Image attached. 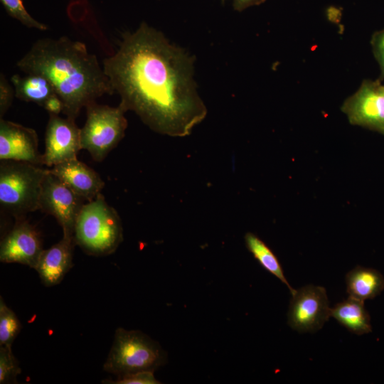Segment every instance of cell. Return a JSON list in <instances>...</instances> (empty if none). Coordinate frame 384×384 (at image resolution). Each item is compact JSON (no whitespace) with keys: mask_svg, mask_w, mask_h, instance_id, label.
Masks as SVG:
<instances>
[{"mask_svg":"<svg viewBox=\"0 0 384 384\" xmlns=\"http://www.w3.org/2000/svg\"><path fill=\"white\" fill-rule=\"evenodd\" d=\"M265 0H233V9L242 11L245 9L262 4Z\"/></svg>","mask_w":384,"mask_h":384,"instance_id":"cell-26","label":"cell"},{"mask_svg":"<svg viewBox=\"0 0 384 384\" xmlns=\"http://www.w3.org/2000/svg\"><path fill=\"white\" fill-rule=\"evenodd\" d=\"M75 119L58 114H49L45 135L43 165L48 167L76 159L81 150L80 129Z\"/></svg>","mask_w":384,"mask_h":384,"instance_id":"cell-11","label":"cell"},{"mask_svg":"<svg viewBox=\"0 0 384 384\" xmlns=\"http://www.w3.org/2000/svg\"><path fill=\"white\" fill-rule=\"evenodd\" d=\"M40 233L25 218L16 219L1 240L0 261L18 263L35 269L43 252Z\"/></svg>","mask_w":384,"mask_h":384,"instance_id":"cell-10","label":"cell"},{"mask_svg":"<svg viewBox=\"0 0 384 384\" xmlns=\"http://www.w3.org/2000/svg\"><path fill=\"white\" fill-rule=\"evenodd\" d=\"M104 383L114 384H158L153 371H141L135 373L117 377L114 380H105Z\"/></svg>","mask_w":384,"mask_h":384,"instance_id":"cell-22","label":"cell"},{"mask_svg":"<svg viewBox=\"0 0 384 384\" xmlns=\"http://www.w3.org/2000/svg\"><path fill=\"white\" fill-rule=\"evenodd\" d=\"M193 58L142 22L124 32L117 51L102 61L119 105L134 112L153 131L189 135L207 114L193 80Z\"/></svg>","mask_w":384,"mask_h":384,"instance_id":"cell-1","label":"cell"},{"mask_svg":"<svg viewBox=\"0 0 384 384\" xmlns=\"http://www.w3.org/2000/svg\"><path fill=\"white\" fill-rule=\"evenodd\" d=\"M373 54L380 70L379 80L384 79V29L373 33L370 41Z\"/></svg>","mask_w":384,"mask_h":384,"instance_id":"cell-24","label":"cell"},{"mask_svg":"<svg viewBox=\"0 0 384 384\" xmlns=\"http://www.w3.org/2000/svg\"><path fill=\"white\" fill-rule=\"evenodd\" d=\"M341 111L353 125L384 135V85L380 80H365L343 103Z\"/></svg>","mask_w":384,"mask_h":384,"instance_id":"cell-9","label":"cell"},{"mask_svg":"<svg viewBox=\"0 0 384 384\" xmlns=\"http://www.w3.org/2000/svg\"><path fill=\"white\" fill-rule=\"evenodd\" d=\"M74 236L63 238L47 250H43L35 270L43 284L51 287L59 284L73 267Z\"/></svg>","mask_w":384,"mask_h":384,"instance_id":"cell-13","label":"cell"},{"mask_svg":"<svg viewBox=\"0 0 384 384\" xmlns=\"http://www.w3.org/2000/svg\"><path fill=\"white\" fill-rule=\"evenodd\" d=\"M244 239L246 247L255 259L265 270L284 283L292 295L296 289H293L287 280L279 261L272 250L264 241L252 233H247Z\"/></svg>","mask_w":384,"mask_h":384,"instance_id":"cell-18","label":"cell"},{"mask_svg":"<svg viewBox=\"0 0 384 384\" xmlns=\"http://www.w3.org/2000/svg\"><path fill=\"white\" fill-rule=\"evenodd\" d=\"M166 358L159 343L142 331L118 328L104 370L117 377L154 372L166 362Z\"/></svg>","mask_w":384,"mask_h":384,"instance_id":"cell-5","label":"cell"},{"mask_svg":"<svg viewBox=\"0 0 384 384\" xmlns=\"http://www.w3.org/2000/svg\"><path fill=\"white\" fill-rule=\"evenodd\" d=\"M87 119L80 129L81 149L96 161H102L124 136L126 112L119 105L110 107L96 102L86 107Z\"/></svg>","mask_w":384,"mask_h":384,"instance_id":"cell-6","label":"cell"},{"mask_svg":"<svg viewBox=\"0 0 384 384\" xmlns=\"http://www.w3.org/2000/svg\"><path fill=\"white\" fill-rule=\"evenodd\" d=\"M43 107L48 114H59V113L63 112V104L60 98L54 94L46 101Z\"/></svg>","mask_w":384,"mask_h":384,"instance_id":"cell-25","label":"cell"},{"mask_svg":"<svg viewBox=\"0 0 384 384\" xmlns=\"http://www.w3.org/2000/svg\"><path fill=\"white\" fill-rule=\"evenodd\" d=\"M348 297L365 301L379 295L384 289V277L378 270L357 266L346 275Z\"/></svg>","mask_w":384,"mask_h":384,"instance_id":"cell-15","label":"cell"},{"mask_svg":"<svg viewBox=\"0 0 384 384\" xmlns=\"http://www.w3.org/2000/svg\"><path fill=\"white\" fill-rule=\"evenodd\" d=\"M21 372L18 362L11 347L0 346V383H16V378Z\"/></svg>","mask_w":384,"mask_h":384,"instance_id":"cell-20","label":"cell"},{"mask_svg":"<svg viewBox=\"0 0 384 384\" xmlns=\"http://www.w3.org/2000/svg\"><path fill=\"white\" fill-rule=\"evenodd\" d=\"M16 66L26 74L47 78L63 102V113L73 119L82 107L114 92L96 55L67 36L38 39Z\"/></svg>","mask_w":384,"mask_h":384,"instance_id":"cell-2","label":"cell"},{"mask_svg":"<svg viewBox=\"0 0 384 384\" xmlns=\"http://www.w3.org/2000/svg\"><path fill=\"white\" fill-rule=\"evenodd\" d=\"M74 240L85 253L106 256L123 240V229L117 212L100 193L82 206L75 222Z\"/></svg>","mask_w":384,"mask_h":384,"instance_id":"cell-3","label":"cell"},{"mask_svg":"<svg viewBox=\"0 0 384 384\" xmlns=\"http://www.w3.org/2000/svg\"><path fill=\"white\" fill-rule=\"evenodd\" d=\"M85 201L48 169L42 183L38 210L56 219L63 235L73 236L75 222Z\"/></svg>","mask_w":384,"mask_h":384,"instance_id":"cell-7","label":"cell"},{"mask_svg":"<svg viewBox=\"0 0 384 384\" xmlns=\"http://www.w3.org/2000/svg\"><path fill=\"white\" fill-rule=\"evenodd\" d=\"M48 169L28 162H0L1 208L16 219L38 210L43 179Z\"/></svg>","mask_w":384,"mask_h":384,"instance_id":"cell-4","label":"cell"},{"mask_svg":"<svg viewBox=\"0 0 384 384\" xmlns=\"http://www.w3.org/2000/svg\"><path fill=\"white\" fill-rule=\"evenodd\" d=\"M0 160L28 162L42 166L36 131L11 121L0 119Z\"/></svg>","mask_w":384,"mask_h":384,"instance_id":"cell-12","label":"cell"},{"mask_svg":"<svg viewBox=\"0 0 384 384\" xmlns=\"http://www.w3.org/2000/svg\"><path fill=\"white\" fill-rule=\"evenodd\" d=\"M49 171L87 201L95 199L105 186L100 175L77 158L56 164Z\"/></svg>","mask_w":384,"mask_h":384,"instance_id":"cell-14","label":"cell"},{"mask_svg":"<svg viewBox=\"0 0 384 384\" xmlns=\"http://www.w3.org/2000/svg\"><path fill=\"white\" fill-rule=\"evenodd\" d=\"M9 16L20 21L23 26L40 31L48 29L47 25L33 18L26 11L21 0H1Z\"/></svg>","mask_w":384,"mask_h":384,"instance_id":"cell-21","label":"cell"},{"mask_svg":"<svg viewBox=\"0 0 384 384\" xmlns=\"http://www.w3.org/2000/svg\"><path fill=\"white\" fill-rule=\"evenodd\" d=\"M329 317L331 308L324 287L306 285L292 295L287 319L292 329L314 333L320 330Z\"/></svg>","mask_w":384,"mask_h":384,"instance_id":"cell-8","label":"cell"},{"mask_svg":"<svg viewBox=\"0 0 384 384\" xmlns=\"http://www.w3.org/2000/svg\"><path fill=\"white\" fill-rule=\"evenodd\" d=\"M21 329V322L15 312L0 297V346L11 347Z\"/></svg>","mask_w":384,"mask_h":384,"instance_id":"cell-19","label":"cell"},{"mask_svg":"<svg viewBox=\"0 0 384 384\" xmlns=\"http://www.w3.org/2000/svg\"><path fill=\"white\" fill-rule=\"evenodd\" d=\"M331 316L356 335L368 334L372 331L370 317L363 301L348 297L331 309Z\"/></svg>","mask_w":384,"mask_h":384,"instance_id":"cell-16","label":"cell"},{"mask_svg":"<svg viewBox=\"0 0 384 384\" xmlns=\"http://www.w3.org/2000/svg\"><path fill=\"white\" fill-rule=\"evenodd\" d=\"M11 82L16 97L41 107L50 96L55 94L50 81L40 75L26 74L21 76L16 74L11 78Z\"/></svg>","mask_w":384,"mask_h":384,"instance_id":"cell-17","label":"cell"},{"mask_svg":"<svg viewBox=\"0 0 384 384\" xmlns=\"http://www.w3.org/2000/svg\"><path fill=\"white\" fill-rule=\"evenodd\" d=\"M14 96V87L1 73L0 76V119H3L4 115L11 107Z\"/></svg>","mask_w":384,"mask_h":384,"instance_id":"cell-23","label":"cell"},{"mask_svg":"<svg viewBox=\"0 0 384 384\" xmlns=\"http://www.w3.org/2000/svg\"></svg>","mask_w":384,"mask_h":384,"instance_id":"cell-27","label":"cell"}]
</instances>
